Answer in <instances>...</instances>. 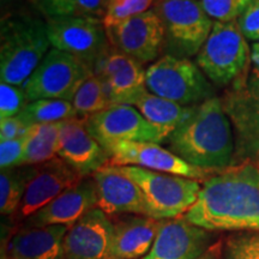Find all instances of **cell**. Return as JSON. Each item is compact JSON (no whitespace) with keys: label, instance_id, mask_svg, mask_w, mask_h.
I'll use <instances>...</instances> for the list:
<instances>
[{"label":"cell","instance_id":"484cf974","mask_svg":"<svg viewBox=\"0 0 259 259\" xmlns=\"http://www.w3.org/2000/svg\"><path fill=\"white\" fill-rule=\"evenodd\" d=\"M29 178V166L2 169L0 173V212L9 216L18 211Z\"/></svg>","mask_w":259,"mask_h":259},{"label":"cell","instance_id":"4316f807","mask_svg":"<svg viewBox=\"0 0 259 259\" xmlns=\"http://www.w3.org/2000/svg\"><path fill=\"white\" fill-rule=\"evenodd\" d=\"M71 103L77 113V118L82 120H85L112 106L105 85L101 79L94 73L88 79L84 80V83L74 94Z\"/></svg>","mask_w":259,"mask_h":259},{"label":"cell","instance_id":"ac0fdd59","mask_svg":"<svg viewBox=\"0 0 259 259\" xmlns=\"http://www.w3.org/2000/svg\"><path fill=\"white\" fill-rule=\"evenodd\" d=\"M58 156L83 178L92 177L111 162L105 148L78 118L61 122Z\"/></svg>","mask_w":259,"mask_h":259},{"label":"cell","instance_id":"603a6c76","mask_svg":"<svg viewBox=\"0 0 259 259\" xmlns=\"http://www.w3.org/2000/svg\"><path fill=\"white\" fill-rule=\"evenodd\" d=\"M147 120L168 134L176 130L190 116L194 106H181L163 97L156 96L149 90L142 94L134 105Z\"/></svg>","mask_w":259,"mask_h":259},{"label":"cell","instance_id":"d4e9b609","mask_svg":"<svg viewBox=\"0 0 259 259\" xmlns=\"http://www.w3.org/2000/svg\"><path fill=\"white\" fill-rule=\"evenodd\" d=\"M18 118L25 125L56 124L77 118L72 103L65 100L41 99L29 102Z\"/></svg>","mask_w":259,"mask_h":259},{"label":"cell","instance_id":"4dcf8cb0","mask_svg":"<svg viewBox=\"0 0 259 259\" xmlns=\"http://www.w3.org/2000/svg\"><path fill=\"white\" fill-rule=\"evenodd\" d=\"M155 2L156 0H107L103 25L109 28L126 18L143 14L154 6Z\"/></svg>","mask_w":259,"mask_h":259},{"label":"cell","instance_id":"52a82bcc","mask_svg":"<svg viewBox=\"0 0 259 259\" xmlns=\"http://www.w3.org/2000/svg\"><path fill=\"white\" fill-rule=\"evenodd\" d=\"M122 176L135 181L143 192L156 220L184 216L198 199L202 181L145 169L136 166H114Z\"/></svg>","mask_w":259,"mask_h":259},{"label":"cell","instance_id":"9c48e42d","mask_svg":"<svg viewBox=\"0 0 259 259\" xmlns=\"http://www.w3.org/2000/svg\"><path fill=\"white\" fill-rule=\"evenodd\" d=\"M52 48L72 54L94 69L113 47L101 18L45 17ZM94 72V71H93Z\"/></svg>","mask_w":259,"mask_h":259},{"label":"cell","instance_id":"83f0119b","mask_svg":"<svg viewBox=\"0 0 259 259\" xmlns=\"http://www.w3.org/2000/svg\"><path fill=\"white\" fill-rule=\"evenodd\" d=\"M45 17L103 18L106 0H37Z\"/></svg>","mask_w":259,"mask_h":259},{"label":"cell","instance_id":"8fae6325","mask_svg":"<svg viewBox=\"0 0 259 259\" xmlns=\"http://www.w3.org/2000/svg\"><path fill=\"white\" fill-rule=\"evenodd\" d=\"M106 29L112 46L141 64H153L163 54V24L153 9Z\"/></svg>","mask_w":259,"mask_h":259},{"label":"cell","instance_id":"44dd1931","mask_svg":"<svg viewBox=\"0 0 259 259\" xmlns=\"http://www.w3.org/2000/svg\"><path fill=\"white\" fill-rule=\"evenodd\" d=\"M161 220L139 215L116 216L107 259L144 258L153 247Z\"/></svg>","mask_w":259,"mask_h":259},{"label":"cell","instance_id":"e575fe53","mask_svg":"<svg viewBox=\"0 0 259 259\" xmlns=\"http://www.w3.org/2000/svg\"><path fill=\"white\" fill-rule=\"evenodd\" d=\"M236 23L246 40L253 44L259 42V0H252L236 19Z\"/></svg>","mask_w":259,"mask_h":259},{"label":"cell","instance_id":"277c9868","mask_svg":"<svg viewBox=\"0 0 259 259\" xmlns=\"http://www.w3.org/2000/svg\"><path fill=\"white\" fill-rule=\"evenodd\" d=\"M196 64L216 88H229L248 73L252 67L251 47L236 21L213 22Z\"/></svg>","mask_w":259,"mask_h":259},{"label":"cell","instance_id":"5b68a950","mask_svg":"<svg viewBox=\"0 0 259 259\" xmlns=\"http://www.w3.org/2000/svg\"><path fill=\"white\" fill-rule=\"evenodd\" d=\"M153 10L164 29L163 56L197 57L213 27L200 0H156Z\"/></svg>","mask_w":259,"mask_h":259},{"label":"cell","instance_id":"5bb4252c","mask_svg":"<svg viewBox=\"0 0 259 259\" xmlns=\"http://www.w3.org/2000/svg\"><path fill=\"white\" fill-rule=\"evenodd\" d=\"M93 71L105 85L112 105L134 106L148 90L143 64L114 47L97 60Z\"/></svg>","mask_w":259,"mask_h":259},{"label":"cell","instance_id":"4fadbf2b","mask_svg":"<svg viewBox=\"0 0 259 259\" xmlns=\"http://www.w3.org/2000/svg\"><path fill=\"white\" fill-rule=\"evenodd\" d=\"M216 232L187 221L184 216L161 220L153 247L143 259H197L216 244Z\"/></svg>","mask_w":259,"mask_h":259},{"label":"cell","instance_id":"7c38bea8","mask_svg":"<svg viewBox=\"0 0 259 259\" xmlns=\"http://www.w3.org/2000/svg\"><path fill=\"white\" fill-rule=\"evenodd\" d=\"M112 166H136L190 178L198 181L206 180L220 170H209L194 167L171 153L168 148L151 142H121L107 149Z\"/></svg>","mask_w":259,"mask_h":259},{"label":"cell","instance_id":"836d02e7","mask_svg":"<svg viewBox=\"0 0 259 259\" xmlns=\"http://www.w3.org/2000/svg\"><path fill=\"white\" fill-rule=\"evenodd\" d=\"M27 142L28 135L11 139V141L0 142V167L2 169L21 166Z\"/></svg>","mask_w":259,"mask_h":259},{"label":"cell","instance_id":"f35d334b","mask_svg":"<svg viewBox=\"0 0 259 259\" xmlns=\"http://www.w3.org/2000/svg\"><path fill=\"white\" fill-rule=\"evenodd\" d=\"M2 259H10V258L8 257V255H5V254L2 253Z\"/></svg>","mask_w":259,"mask_h":259},{"label":"cell","instance_id":"74e56055","mask_svg":"<svg viewBox=\"0 0 259 259\" xmlns=\"http://www.w3.org/2000/svg\"><path fill=\"white\" fill-rule=\"evenodd\" d=\"M251 61H252V66L259 71V42L252 44V46H251Z\"/></svg>","mask_w":259,"mask_h":259},{"label":"cell","instance_id":"8d00e7d4","mask_svg":"<svg viewBox=\"0 0 259 259\" xmlns=\"http://www.w3.org/2000/svg\"><path fill=\"white\" fill-rule=\"evenodd\" d=\"M197 259H222V245L221 242L212 245L205 253Z\"/></svg>","mask_w":259,"mask_h":259},{"label":"cell","instance_id":"ab89813d","mask_svg":"<svg viewBox=\"0 0 259 259\" xmlns=\"http://www.w3.org/2000/svg\"><path fill=\"white\" fill-rule=\"evenodd\" d=\"M106 3H107V0H106Z\"/></svg>","mask_w":259,"mask_h":259},{"label":"cell","instance_id":"7a4b0ae2","mask_svg":"<svg viewBox=\"0 0 259 259\" xmlns=\"http://www.w3.org/2000/svg\"><path fill=\"white\" fill-rule=\"evenodd\" d=\"M177 156L194 167L222 170L234 164L235 137L219 96L193 107L190 116L164 142Z\"/></svg>","mask_w":259,"mask_h":259},{"label":"cell","instance_id":"ffe728a7","mask_svg":"<svg viewBox=\"0 0 259 259\" xmlns=\"http://www.w3.org/2000/svg\"><path fill=\"white\" fill-rule=\"evenodd\" d=\"M69 227L23 226L14 233L2 253L10 259H63V244Z\"/></svg>","mask_w":259,"mask_h":259},{"label":"cell","instance_id":"1f68e13d","mask_svg":"<svg viewBox=\"0 0 259 259\" xmlns=\"http://www.w3.org/2000/svg\"><path fill=\"white\" fill-rule=\"evenodd\" d=\"M252 0H200L208 16L216 22H233L239 18Z\"/></svg>","mask_w":259,"mask_h":259},{"label":"cell","instance_id":"ba28073f","mask_svg":"<svg viewBox=\"0 0 259 259\" xmlns=\"http://www.w3.org/2000/svg\"><path fill=\"white\" fill-rule=\"evenodd\" d=\"M93 69L72 54L51 48L50 52L22 85L29 102L41 99L72 101L84 80L92 76Z\"/></svg>","mask_w":259,"mask_h":259},{"label":"cell","instance_id":"30bf717a","mask_svg":"<svg viewBox=\"0 0 259 259\" xmlns=\"http://www.w3.org/2000/svg\"><path fill=\"white\" fill-rule=\"evenodd\" d=\"M87 130L107 150L121 142L164 144L169 134L150 124L135 106L112 105L83 120Z\"/></svg>","mask_w":259,"mask_h":259},{"label":"cell","instance_id":"7402d4cb","mask_svg":"<svg viewBox=\"0 0 259 259\" xmlns=\"http://www.w3.org/2000/svg\"><path fill=\"white\" fill-rule=\"evenodd\" d=\"M233 130L259 121V71L253 66L221 96Z\"/></svg>","mask_w":259,"mask_h":259},{"label":"cell","instance_id":"8992f818","mask_svg":"<svg viewBox=\"0 0 259 259\" xmlns=\"http://www.w3.org/2000/svg\"><path fill=\"white\" fill-rule=\"evenodd\" d=\"M145 85L154 95L181 106H196L216 96V87L196 61L162 56L145 71Z\"/></svg>","mask_w":259,"mask_h":259},{"label":"cell","instance_id":"3957f363","mask_svg":"<svg viewBox=\"0 0 259 259\" xmlns=\"http://www.w3.org/2000/svg\"><path fill=\"white\" fill-rule=\"evenodd\" d=\"M52 48L46 18L29 15L3 17L0 31V79L22 87Z\"/></svg>","mask_w":259,"mask_h":259},{"label":"cell","instance_id":"e0dca14e","mask_svg":"<svg viewBox=\"0 0 259 259\" xmlns=\"http://www.w3.org/2000/svg\"><path fill=\"white\" fill-rule=\"evenodd\" d=\"M112 219L94 208L70 227L64 238L63 259H107L113 238Z\"/></svg>","mask_w":259,"mask_h":259},{"label":"cell","instance_id":"cb8c5ba5","mask_svg":"<svg viewBox=\"0 0 259 259\" xmlns=\"http://www.w3.org/2000/svg\"><path fill=\"white\" fill-rule=\"evenodd\" d=\"M61 122L32 125L21 166H35L58 156Z\"/></svg>","mask_w":259,"mask_h":259},{"label":"cell","instance_id":"d590c367","mask_svg":"<svg viewBox=\"0 0 259 259\" xmlns=\"http://www.w3.org/2000/svg\"><path fill=\"white\" fill-rule=\"evenodd\" d=\"M31 126L25 125L18 116L0 119V142L11 141L28 135Z\"/></svg>","mask_w":259,"mask_h":259},{"label":"cell","instance_id":"d6986e66","mask_svg":"<svg viewBox=\"0 0 259 259\" xmlns=\"http://www.w3.org/2000/svg\"><path fill=\"white\" fill-rule=\"evenodd\" d=\"M96 183L92 177H85L76 185L64 191L56 199L25 220V226L72 227L87 212L97 208Z\"/></svg>","mask_w":259,"mask_h":259},{"label":"cell","instance_id":"2e32d148","mask_svg":"<svg viewBox=\"0 0 259 259\" xmlns=\"http://www.w3.org/2000/svg\"><path fill=\"white\" fill-rule=\"evenodd\" d=\"M97 190V208L109 218L139 215L153 218L147 199L137 184L122 176L112 164L93 174ZM154 219V218H153Z\"/></svg>","mask_w":259,"mask_h":259},{"label":"cell","instance_id":"9a60e30c","mask_svg":"<svg viewBox=\"0 0 259 259\" xmlns=\"http://www.w3.org/2000/svg\"><path fill=\"white\" fill-rule=\"evenodd\" d=\"M82 179L83 177L59 156L29 166L28 183L17 211L18 216L28 219Z\"/></svg>","mask_w":259,"mask_h":259},{"label":"cell","instance_id":"f1b7e54d","mask_svg":"<svg viewBox=\"0 0 259 259\" xmlns=\"http://www.w3.org/2000/svg\"><path fill=\"white\" fill-rule=\"evenodd\" d=\"M222 259H259V231L229 235L222 245Z\"/></svg>","mask_w":259,"mask_h":259},{"label":"cell","instance_id":"6da1fadb","mask_svg":"<svg viewBox=\"0 0 259 259\" xmlns=\"http://www.w3.org/2000/svg\"><path fill=\"white\" fill-rule=\"evenodd\" d=\"M184 218L211 232L259 231V164L241 162L204 180Z\"/></svg>","mask_w":259,"mask_h":259},{"label":"cell","instance_id":"f546056e","mask_svg":"<svg viewBox=\"0 0 259 259\" xmlns=\"http://www.w3.org/2000/svg\"><path fill=\"white\" fill-rule=\"evenodd\" d=\"M234 164L252 162L259 164V121L234 130Z\"/></svg>","mask_w":259,"mask_h":259},{"label":"cell","instance_id":"d6a6232c","mask_svg":"<svg viewBox=\"0 0 259 259\" xmlns=\"http://www.w3.org/2000/svg\"><path fill=\"white\" fill-rule=\"evenodd\" d=\"M28 103L27 94L22 87L0 83V119L18 116Z\"/></svg>","mask_w":259,"mask_h":259}]
</instances>
